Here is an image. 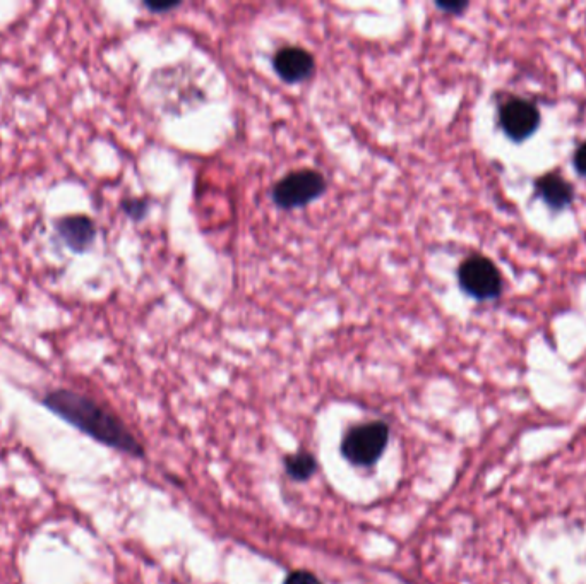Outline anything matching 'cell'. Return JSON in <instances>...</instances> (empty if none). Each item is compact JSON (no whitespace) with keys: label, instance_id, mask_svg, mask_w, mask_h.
I'll return each mask as SVG.
<instances>
[{"label":"cell","instance_id":"obj_1","mask_svg":"<svg viewBox=\"0 0 586 584\" xmlns=\"http://www.w3.org/2000/svg\"><path fill=\"white\" fill-rule=\"evenodd\" d=\"M42 403L50 412L95 441L129 456H143L141 442L132 436L124 422L110 408L93 400L88 394L72 389H55L43 396Z\"/></svg>","mask_w":586,"mask_h":584},{"label":"cell","instance_id":"obj_2","mask_svg":"<svg viewBox=\"0 0 586 584\" xmlns=\"http://www.w3.org/2000/svg\"><path fill=\"white\" fill-rule=\"evenodd\" d=\"M458 281L463 292L485 302L501 297L504 288L503 275L489 257L473 254L467 257L458 269Z\"/></svg>","mask_w":586,"mask_h":584},{"label":"cell","instance_id":"obj_3","mask_svg":"<svg viewBox=\"0 0 586 584\" xmlns=\"http://www.w3.org/2000/svg\"><path fill=\"white\" fill-rule=\"evenodd\" d=\"M326 179L323 173L311 168H302L285 175L273 189V201L282 209H295L307 206L326 192Z\"/></svg>","mask_w":586,"mask_h":584},{"label":"cell","instance_id":"obj_4","mask_svg":"<svg viewBox=\"0 0 586 584\" xmlns=\"http://www.w3.org/2000/svg\"><path fill=\"white\" fill-rule=\"evenodd\" d=\"M389 429L384 422L353 427L341 442V454L357 466H372L388 444Z\"/></svg>","mask_w":586,"mask_h":584},{"label":"cell","instance_id":"obj_5","mask_svg":"<svg viewBox=\"0 0 586 584\" xmlns=\"http://www.w3.org/2000/svg\"><path fill=\"white\" fill-rule=\"evenodd\" d=\"M540 110L527 98H509L499 108V126L511 141L532 138L540 127Z\"/></svg>","mask_w":586,"mask_h":584},{"label":"cell","instance_id":"obj_6","mask_svg":"<svg viewBox=\"0 0 586 584\" xmlns=\"http://www.w3.org/2000/svg\"><path fill=\"white\" fill-rule=\"evenodd\" d=\"M55 232L67 249L76 254L90 251L91 245L95 244L96 225L90 216H62L55 221Z\"/></svg>","mask_w":586,"mask_h":584},{"label":"cell","instance_id":"obj_7","mask_svg":"<svg viewBox=\"0 0 586 584\" xmlns=\"http://www.w3.org/2000/svg\"><path fill=\"white\" fill-rule=\"evenodd\" d=\"M276 74L285 83H302L311 78L316 69V60L309 50L302 47H283L273 59Z\"/></svg>","mask_w":586,"mask_h":584},{"label":"cell","instance_id":"obj_8","mask_svg":"<svg viewBox=\"0 0 586 584\" xmlns=\"http://www.w3.org/2000/svg\"><path fill=\"white\" fill-rule=\"evenodd\" d=\"M537 196L542 197L549 208H568L575 201V187L559 173H545L535 180Z\"/></svg>","mask_w":586,"mask_h":584},{"label":"cell","instance_id":"obj_9","mask_svg":"<svg viewBox=\"0 0 586 584\" xmlns=\"http://www.w3.org/2000/svg\"><path fill=\"white\" fill-rule=\"evenodd\" d=\"M285 468H287V473L293 480L304 482L307 478H311L312 473L316 471V459L312 454H293V456H288L287 461H285Z\"/></svg>","mask_w":586,"mask_h":584},{"label":"cell","instance_id":"obj_10","mask_svg":"<svg viewBox=\"0 0 586 584\" xmlns=\"http://www.w3.org/2000/svg\"><path fill=\"white\" fill-rule=\"evenodd\" d=\"M122 209H124V213H126L129 218L139 221L143 220L146 213H148V203H146L144 199L131 197V199H124V201H122Z\"/></svg>","mask_w":586,"mask_h":584},{"label":"cell","instance_id":"obj_11","mask_svg":"<svg viewBox=\"0 0 586 584\" xmlns=\"http://www.w3.org/2000/svg\"><path fill=\"white\" fill-rule=\"evenodd\" d=\"M285 584H323L314 574L309 571H293L292 574H288V578L285 579Z\"/></svg>","mask_w":586,"mask_h":584},{"label":"cell","instance_id":"obj_12","mask_svg":"<svg viewBox=\"0 0 586 584\" xmlns=\"http://www.w3.org/2000/svg\"><path fill=\"white\" fill-rule=\"evenodd\" d=\"M573 163H575L576 172L580 173L581 177H586V143L576 149Z\"/></svg>","mask_w":586,"mask_h":584},{"label":"cell","instance_id":"obj_13","mask_svg":"<svg viewBox=\"0 0 586 584\" xmlns=\"http://www.w3.org/2000/svg\"><path fill=\"white\" fill-rule=\"evenodd\" d=\"M436 6L444 12H451V14H461V12L467 9L468 4L467 2H465V4H463V2H461V4L460 2H453V4H446V2L443 4V2H437Z\"/></svg>","mask_w":586,"mask_h":584},{"label":"cell","instance_id":"obj_14","mask_svg":"<svg viewBox=\"0 0 586 584\" xmlns=\"http://www.w3.org/2000/svg\"><path fill=\"white\" fill-rule=\"evenodd\" d=\"M144 6L148 7V9L153 12H165L172 11L175 7H179L180 2H163V4H160V2H156V4H153V2H144Z\"/></svg>","mask_w":586,"mask_h":584}]
</instances>
